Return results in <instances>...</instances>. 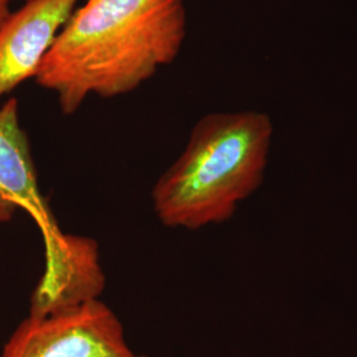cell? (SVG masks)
<instances>
[{
  "instance_id": "277c9868",
  "label": "cell",
  "mask_w": 357,
  "mask_h": 357,
  "mask_svg": "<svg viewBox=\"0 0 357 357\" xmlns=\"http://www.w3.org/2000/svg\"><path fill=\"white\" fill-rule=\"evenodd\" d=\"M43 238L45 270L32 294L29 315L44 317L98 299L105 287L98 243L60 228Z\"/></svg>"
},
{
  "instance_id": "5b68a950",
  "label": "cell",
  "mask_w": 357,
  "mask_h": 357,
  "mask_svg": "<svg viewBox=\"0 0 357 357\" xmlns=\"http://www.w3.org/2000/svg\"><path fill=\"white\" fill-rule=\"evenodd\" d=\"M78 0H26L0 28V100L35 78Z\"/></svg>"
},
{
  "instance_id": "ba28073f",
  "label": "cell",
  "mask_w": 357,
  "mask_h": 357,
  "mask_svg": "<svg viewBox=\"0 0 357 357\" xmlns=\"http://www.w3.org/2000/svg\"></svg>"
},
{
  "instance_id": "6da1fadb",
  "label": "cell",
  "mask_w": 357,
  "mask_h": 357,
  "mask_svg": "<svg viewBox=\"0 0 357 357\" xmlns=\"http://www.w3.org/2000/svg\"><path fill=\"white\" fill-rule=\"evenodd\" d=\"M187 36L184 0H86L70 15L35 81L63 114L90 96L114 98L174 63Z\"/></svg>"
},
{
  "instance_id": "8992f818",
  "label": "cell",
  "mask_w": 357,
  "mask_h": 357,
  "mask_svg": "<svg viewBox=\"0 0 357 357\" xmlns=\"http://www.w3.org/2000/svg\"><path fill=\"white\" fill-rule=\"evenodd\" d=\"M24 209L45 236L59 225L48 200L38 188V172L26 130L19 116V101L11 97L0 106V225Z\"/></svg>"
},
{
  "instance_id": "3957f363",
  "label": "cell",
  "mask_w": 357,
  "mask_h": 357,
  "mask_svg": "<svg viewBox=\"0 0 357 357\" xmlns=\"http://www.w3.org/2000/svg\"><path fill=\"white\" fill-rule=\"evenodd\" d=\"M0 357H147L130 348L125 330L100 299L20 323Z\"/></svg>"
},
{
  "instance_id": "7a4b0ae2",
  "label": "cell",
  "mask_w": 357,
  "mask_h": 357,
  "mask_svg": "<svg viewBox=\"0 0 357 357\" xmlns=\"http://www.w3.org/2000/svg\"><path fill=\"white\" fill-rule=\"evenodd\" d=\"M273 132L270 116L261 112L203 116L184 151L153 188L160 222L196 230L231 218L264 181Z\"/></svg>"
},
{
  "instance_id": "52a82bcc",
  "label": "cell",
  "mask_w": 357,
  "mask_h": 357,
  "mask_svg": "<svg viewBox=\"0 0 357 357\" xmlns=\"http://www.w3.org/2000/svg\"><path fill=\"white\" fill-rule=\"evenodd\" d=\"M11 1L13 0H0V28L11 15Z\"/></svg>"
}]
</instances>
